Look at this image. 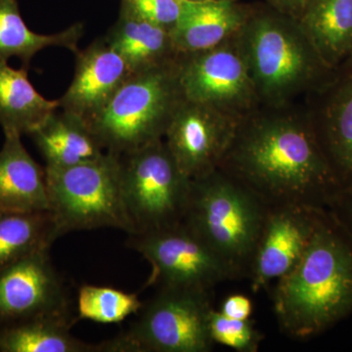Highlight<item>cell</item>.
I'll use <instances>...</instances> for the list:
<instances>
[{
  "label": "cell",
  "instance_id": "25",
  "mask_svg": "<svg viewBox=\"0 0 352 352\" xmlns=\"http://www.w3.org/2000/svg\"><path fill=\"white\" fill-rule=\"evenodd\" d=\"M143 305L136 294L110 287L85 285L78 291V317L97 323H120L138 314Z\"/></svg>",
  "mask_w": 352,
  "mask_h": 352
},
{
  "label": "cell",
  "instance_id": "29",
  "mask_svg": "<svg viewBox=\"0 0 352 352\" xmlns=\"http://www.w3.org/2000/svg\"><path fill=\"white\" fill-rule=\"evenodd\" d=\"M219 311L229 318L247 320L252 314V300L240 294L229 296L222 303Z\"/></svg>",
  "mask_w": 352,
  "mask_h": 352
},
{
  "label": "cell",
  "instance_id": "31",
  "mask_svg": "<svg viewBox=\"0 0 352 352\" xmlns=\"http://www.w3.org/2000/svg\"><path fill=\"white\" fill-rule=\"evenodd\" d=\"M349 72H352V55L344 63V66L340 68L339 73H349Z\"/></svg>",
  "mask_w": 352,
  "mask_h": 352
},
{
  "label": "cell",
  "instance_id": "8",
  "mask_svg": "<svg viewBox=\"0 0 352 352\" xmlns=\"http://www.w3.org/2000/svg\"><path fill=\"white\" fill-rule=\"evenodd\" d=\"M120 162L122 195L133 226L132 234L182 223L191 179L180 170L164 139L122 155Z\"/></svg>",
  "mask_w": 352,
  "mask_h": 352
},
{
  "label": "cell",
  "instance_id": "9",
  "mask_svg": "<svg viewBox=\"0 0 352 352\" xmlns=\"http://www.w3.org/2000/svg\"><path fill=\"white\" fill-rule=\"evenodd\" d=\"M183 98L241 120L261 107L237 34L200 52L178 54Z\"/></svg>",
  "mask_w": 352,
  "mask_h": 352
},
{
  "label": "cell",
  "instance_id": "12",
  "mask_svg": "<svg viewBox=\"0 0 352 352\" xmlns=\"http://www.w3.org/2000/svg\"><path fill=\"white\" fill-rule=\"evenodd\" d=\"M61 278L41 250L0 270V328L46 316H72Z\"/></svg>",
  "mask_w": 352,
  "mask_h": 352
},
{
  "label": "cell",
  "instance_id": "2",
  "mask_svg": "<svg viewBox=\"0 0 352 352\" xmlns=\"http://www.w3.org/2000/svg\"><path fill=\"white\" fill-rule=\"evenodd\" d=\"M280 330L308 340L352 314V238L329 208L319 210L311 240L273 287Z\"/></svg>",
  "mask_w": 352,
  "mask_h": 352
},
{
  "label": "cell",
  "instance_id": "1",
  "mask_svg": "<svg viewBox=\"0 0 352 352\" xmlns=\"http://www.w3.org/2000/svg\"><path fill=\"white\" fill-rule=\"evenodd\" d=\"M220 170L268 206L328 208L340 187L309 113L261 106L238 122Z\"/></svg>",
  "mask_w": 352,
  "mask_h": 352
},
{
  "label": "cell",
  "instance_id": "20",
  "mask_svg": "<svg viewBox=\"0 0 352 352\" xmlns=\"http://www.w3.org/2000/svg\"><path fill=\"white\" fill-rule=\"evenodd\" d=\"M124 60L131 73L173 61L178 56L171 30L120 13L105 36Z\"/></svg>",
  "mask_w": 352,
  "mask_h": 352
},
{
  "label": "cell",
  "instance_id": "7",
  "mask_svg": "<svg viewBox=\"0 0 352 352\" xmlns=\"http://www.w3.org/2000/svg\"><path fill=\"white\" fill-rule=\"evenodd\" d=\"M212 293L159 288L126 332L106 340L103 352H208Z\"/></svg>",
  "mask_w": 352,
  "mask_h": 352
},
{
  "label": "cell",
  "instance_id": "16",
  "mask_svg": "<svg viewBox=\"0 0 352 352\" xmlns=\"http://www.w3.org/2000/svg\"><path fill=\"white\" fill-rule=\"evenodd\" d=\"M251 8L235 0H182L177 22L171 29L178 54L210 50L239 32Z\"/></svg>",
  "mask_w": 352,
  "mask_h": 352
},
{
  "label": "cell",
  "instance_id": "15",
  "mask_svg": "<svg viewBox=\"0 0 352 352\" xmlns=\"http://www.w3.org/2000/svg\"><path fill=\"white\" fill-rule=\"evenodd\" d=\"M76 55L73 82L58 100L60 109L87 122L105 107L132 73L105 38L96 39Z\"/></svg>",
  "mask_w": 352,
  "mask_h": 352
},
{
  "label": "cell",
  "instance_id": "3",
  "mask_svg": "<svg viewBox=\"0 0 352 352\" xmlns=\"http://www.w3.org/2000/svg\"><path fill=\"white\" fill-rule=\"evenodd\" d=\"M261 106L289 105L335 80L298 21L276 9H251L237 34Z\"/></svg>",
  "mask_w": 352,
  "mask_h": 352
},
{
  "label": "cell",
  "instance_id": "23",
  "mask_svg": "<svg viewBox=\"0 0 352 352\" xmlns=\"http://www.w3.org/2000/svg\"><path fill=\"white\" fill-rule=\"evenodd\" d=\"M83 32L85 27L80 23L57 34L32 32L21 16L17 0H0V62L17 57L22 67L29 69L32 57L51 46L64 47L76 54Z\"/></svg>",
  "mask_w": 352,
  "mask_h": 352
},
{
  "label": "cell",
  "instance_id": "19",
  "mask_svg": "<svg viewBox=\"0 0 352 352\" xmlns=\"http://www.w3.org/2000/svg\"><path fill=\"white\" fill-rule=\"evenodd\" d=\"M298 21L323 61L339 73L352 55V0H309Z\"/></svg>",
  "mask_w": 352,
  "mask_h": 352
},
{
  "label": "cell",
  "instance_id": "24",
  "mask_svg": "<svg viewBox=\"0 0 352 352\" xmlns=\"http://www.w3.org/2000/svg\"><path fill=\"white\" fill-rule=\"evenodd\" d=\"M56 241L50 212L0 210V270Z\"/></svg>",
  "mask_w": 352,
  "mask_h": 352
},
{
  "label": "cell",
  "instance_id": "17",
  "mask_svg": "<svg viewBox=\"0 0 352 352\" xmlns=\"http://www.w3.org/2000/svg\"><path fill=\"white\" fill-rule=\"evenodd\" d=\"M21 136L6 133L0 150V210L48 212L45 168L28 153Z\"/></svg>",
  "mask_w": 352,
  "mask_h": 352
},
{
  "label": "cell",
  "instance_id": "18",
  "mask_svg": "<svg viewBox=\"0 0 352 352\" xmlns=\"http://www.w3.org/2000/svg\"><path fill=\"white\" fill-rule=\"evenodd\" d=\"M48 168H68L106 154L87 122L78 116L55 112L30 134Z\"/></svg>",
  "mask_w": 352,
  "mask_h": 352
},
{
  "label": "cell",
  "instance_id": "22",
  "mask_svg": "<svg viewBox=\"0 0 352 352\" xmlns=\"http://www.w3.org/2000/svg\"><path fill=\"white\" fill-rule=\"evenodd\" d=\"M72 316H46L0 328L1 352H103L71 333Z\"/></svg>",
  "mask_w": 352,
  "mask_h": 352
},
{
  "label": "cell",
  "instance_id": "5",
  "mask_svg": "<svg viewBox=\"0 0 352 352\" xmlns=\"http://www.w3.org/2000/svg\"><path fill=\"white\" fill-rule=\"evenodd\" d=\"M178 57V56H177ZM177 57L131 74L87 124L106 152L127 154L163 140L183 95Z\"/></svg>",
  "mask_w": 352,
  "mask_h": 352
},
{
  "label": "cell",
  "instance_id": "14",
  "mask_svg": "<svg viewBox=\"0 0 352 352\" xmlns=\"http://www.w3.org/2000/svg\"><path fill=\"white\" fill-rule=\"evenodd\" d=\"M315 135L340 189L352 184V72L308 95Z\"/></svg>",
  "mask_w": 352,
  "mask_h": 352
},
{
  "label": "cell",
  "instance_id": "26",
  "mask_svg": "<svg viewBox=\"0 0 352 352\" xmlns=\"http://www.w3.org/2000/svg\"><path fill=\"white\" fill-rule=\"evenodd\" d=\"M208 332L214 344H220L238 352H256L263 340L250 319L229 318L214 308L208 319Z\"/></svg>",
  "mask_w": 352,
  "mask_h": 352
},
{
  "label": "cell",
  "instance_id": "21",
  "mask_svg": "<svg viewBox=\"0 0 352 352\" xmlns=\"http://www.w3.org/2000/svg\"><path fill=\"white\" fill-rule=\"evenodd\" d=\"M60 109L59 100H48L36 91L28 69H13L0 62V126L4 134H30Z\"/></svg>",
  "mask_w": 352,
  "mask_h": 352
},
{
  "label": "cell",
  "instance_id": "6",
  "mask_svg": "<svg viewBox=\"0 0 352 352\" xmlns=\"http://www.w3.org/2000/svg\"><path fill=\"white\" fill-rule=\"evenodd\" d=\"M50 210L56 240L73 231L120 229L134 232L122 195L119 155L68 166H45Z\"/></svg>",
  "mask_w": 352,
  "mask_h": 352
},
{
  "label": "cell",
  "instance_id": "10",
  "mask_svg": "<svg viewBox=\"0 0 352 352\" xmlns=\"http://www.w3.org/2000/svg\"><path fill=\"white\" fill-rule=\"evenodd\" d=\"M129 245L151 264L148 285L214 293L236 280L231 268L184 223L129 235Z\"/></svg>",
  "mask_w": 352,
  "mask_h": 352
},
{
  "label": "cell",
  "instance_id": "30",
  "mask_svg": "<svg viewBox=\"0 0 352 352\" xmlns=\"http://www.w3.org/2000/svg\"><path fill=\"white\" fill-rule=\"evenodd\" d=\"M309 0H268L271 7L298 20Z\"/></svg>",
  "mask_w": 352,
  "mask_h": 352
},
{
  "label": "cell",
  "instance_id": "32",
  "mask_svg": "<svg viewBox=\"0 0 352 352\" xmlns=\"http://www.w3.org/2000/svg\"><path fill=\"white\" fill-rule=\"evenodd\" d=\"M195 1H204V0H195Z\"/></svg>",
  "mask_w": 352,
  "mask_h": 352
},
{
  "label": "cell",
  "instance_id": "27",
  "mask_svg": "<svg viewBox=\"0 0 352 352\" xmlns=\"http://www.w3.org/2000/svg\"><path fill=\"white\" fill-rule=\"evenodd\" d=\"M182 0H122L120 13L173 29L179 18Z\"/></svg>",
  "mask_w": 352,
  "mask_h": 352
},
{
  "label": "cell",
  "instance_id": "13",
  "mask_svg": "<svg viewBox=\"0 0 352 352\" xmlns=\"http://www.w3.org/2000/svg\"><path fill=\"white\" fill-rule=\"evenodd\" d=\"M321 208H325L268 207L250 273L254 293L270 288L296 265L311 240Z\"/></svg>",
  "mask_w": 352,
  "mask_h": 352
},
{
  "label": "cell",
  "instance_id": "4",
  "mask_svg": "<svg viewBox=\"0 0 352 352\" xmlns=\"http://www.w3.org/2000/svg\"><path fill=\"white\" fill-rule=\"evenodd\" d=\"M268 206L219 168L191 180L183 223L233 271L249 279Z\"/></svg>",
  "mask_w": 352,
  "mask_h": 352
},
{
  "label": "cell",
  "instance_id": "11",
  "mask_svg": "<svg viewBox=\"0 0 352 352\" xmlns=\"http://www.w3.org/2000/svg\"><path fill=\"white\" fill-rule=\"evenodd\" d=\"M240 120L183 99L164 140L180 170L196 179L219 168Z\"/></svg>",
  "mask_w": 352,
  "mask_h": 352
},
{
  "label": "cell",
  "instance_id": "28",
  "mask_svg": "<svg viewBox=\"0 0 352 352\" xmlns=\"http://www.w3.org/2000/svg\"><path fill=\"white\" fill-rule=\"evenodd\" d=\"M327 208L352 238V184L340 189Z\"/></svg>",
  "mask_w": 352,
  "mask_h": 352
}]
</instances>
